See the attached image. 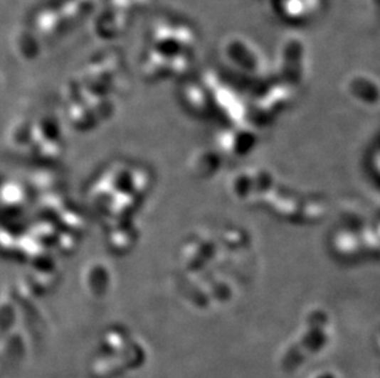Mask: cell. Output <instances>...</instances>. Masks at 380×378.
I'll return each instance as SVG.
<instances>
[{
    "label": "cell",
    "instance_id": "obj_1",
    "mask_svg": "<svg viewBox=\"0 0 380 378\" xmlns=\"http://www.w3.org/2000/svg\"><path fill=\"white\" fill-rule=\"evenodd\" d=\"M253 135H248V131H229L222 134V146L231 155H244L245 151L253 146Z\"/></svg>",
    "mask_w": 380,
    "mask_h": 378
}]
</instances>
